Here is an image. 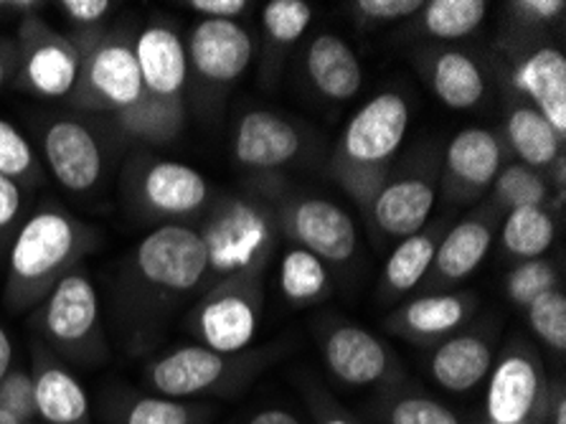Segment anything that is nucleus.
<instances>
[{
    "label": "nucleus",
    "mask_w": 566,
    "mask_h": 424,
    "mask_svg": "<svg viewBox=\"0 0 566 424\" xmlns=\"http://www.w3.org/2000/svg\"><path fill=\"white\" fill-rule=\"evenodd\" d=\"M313 21V6L305 0H270L262 8V29L274 46H293Z\"/></svg>",
    "instance_id": "nucleus-35"
},
{
    "label": "nucleus",
    "mask_w": 566,
    "mask_h": 424,
    "mask_svg": "<svg viewBox=\"0 0 566 424\" xmlns=\"http://www.w3.org/2000/svg\"><path fill=\"white\" fill-rule=\"evenodd\" d=\"M422 0H356L354 3L356 13L374 23L409 19V15L422 11Z\"/></svg>",
    "instance_id": "nucleus-41"
},
{
    "label": "nucleus",
    "mask_w": 566,
    "mask_h": 424,
    "mask_svg": "<svg viewBox=\"0 0 566 424\" xmlns=\"http://www.w3.org/2000/svg\"><path fill=\"white\" fill-rule=\"evenodd\" d=\"M437 188L432 180L407 176L397 178L391 184H384L381 192L371 201L374 224L389 239H407L411 234L422 231L434 209Z\"/></svg>",
    "instance_id": "nucleus-20"
},
{
    "label": "nucleus",
    "mask_w": 566,
    "mask_h": 424,
    "mask_svg": "<svg viewBox=\"0 0 566 424\" xmlns=\"http://www.w3.org/2000/svg\"><path fill=\"white\" fill-rule=\"evenodd\" d=\"M493 345L483 335L465 333L440 343L430 359V374L450 394H465L491 374Z\"/></svg>",
    "instance_id": "nucleus-23"
},
{
    "label": "nucleus",
    "mask_w": 566,
    "mask_h": 424,
    "mask_svg": "<svg viewBox=\"0 0 566 424\" xmlns=\"http://www.w3.org/2000/svg\"><path fill=\"white\" fill-rule=\"evenodd\" d=\"M305 69L315 90L333 102L354 100L364 86V69L356 51L336 33H321L313 39Z\"/></svg>",
    "instance_id": "nucleus-22"
},
{
    "label": "nucleus",
    "mask_w": 566,
    "mask_h": 424,
    "mask_svg": "<svg viewBox=\"0 0 566 424\" xmlns=\"http://www.w3.org/2000/svg\"><path fill=\"white\" fill-rule=\"evenodd\" d=\"M33 402L41 424H92V404L84 384L54 353L33 351Z\"/></svg>",
    "instance_id": "nucleus-16"
},
{
    "label": "nucleus",
    "mask_w": 566,
    "mask_h": 424,
    "mask_svg": "<svg viewBox=\"0 0 566 424\" xmlns=\"http://www.w3.org/2000/svg\"><path fill=\"white\" fill-rule=\"evenodd\" d=\"M11 366H13V343L6 328L0 325V379L8 374V369Z\"/></svg>",
    "instance_id": "nucleus-48"
},
{
    "label": "nucleus",
    "mask_w": 566,
    "mask_h": 424,
    "mask_svg": "<svg viewBox=\"0 0 566 424\" xmlns=\"http://www.w3.org/2000/svg\"><path fill=\"white\" fill-rule=\"evenodd\" d=\"M44 158L59 186L72 194H87L99 184L105 155L97 135L80 120L62 117L46 127Z\"/></svg>",
    "instance_id": "nucleus-13"
},
{
    "label": "nucleus",
    "mask_w": 566,
    "mask_h": 424,
    "mask_svg": "<svg viewBox=\"0 0 566 424\" xmlns=\"http://www.w3.org/2000/svg\"><path fill=\"white\" fill-rule=\"evenodd\" d=\"M552 424H566V396L564 392H559L554 396V412L548 414Z\"/></svg>",
    "instance_id": "nucleus-50"
},
{
    "label": "nucleus",
    "mask_w": 566,
    "mask_h": 424,
    "mask_svg": "<svg viewBox=\"0 0 566 424\" xmlns=\"http://www.w3.org/2000/svg\"><path fill=\"white\" fill-rule=\"evenodd\" d=\"M15 3H0V13H3L6 11V8H13Z\"/></svg>",
    "instance_id": "nucleus-52"
},
{
    "label": "nucleus",
    "mask_w": 566,
    "mask_h": 424,
    "mask_svg": "<svg viewBox=\"0 0 566 424\" xmlns=\"http://www.w3.org/2000/svg\"><path fill=\"white\" fill-rule=\"evenodd\" d=\"M188 66L211 84H231L252 64L254 43L237 21H201L188 41Z\"/></svg>",
    "instance_id": "nucleus-15"
},
{
    "label": "nucleus",
    "mask_w": 566,
    "mask_h": 424,
    "mask_svg": "<svg viewBox=\"0 0 566 424\" xmlns=\"http://www.w3.org/2000/svg\"><path fill=\"white\" fill-rule=\"evenodd\" d=\"M135 196L143 209L166 219L199 214L209 204L211 186L199 170L176 161H153L137 173Z\"/></svg>",
    "instance_id": "nucleus-14"
},
{
    "label": "nucleus",
    "mask_w": 566,
    "mask_h": 424,
    "mask_svg": "<svg viewBox=\"0 0 566 424\" xmlns=\"http://www.w3.org/2000/svg\"><path fill=\"white\" fill-rule=\"evenodd\" d=\"M0 424H39V422H23V420H15L11 414L0 412Z\"/></svg>",
    "instance_id": "nucleus-51"
},
{
    "label": "nucleus",
    "mask_w": 566,
    "mask_h": 424,
    "mask_svg": "<svg viewBox=\"0 0 566 424\" xmlns=\"http://www.w3.org/2000/svg\"><path fill=\"white\" fill-rule=\"evenodd\" d=\"M186 8L201 13L203 21H234L250 6H247V0H188Z\"/></svg>",
    "instance_id": "nucleus-44"
},
{
    "label": "nucleus",
    "mask_w": 566,
    "mask_h": 424,
    "mask_svg": "<svg viewBox=\"0 0 566 424\" xmlns=\"http://www.w3.org/2000/svg\"><path fill=\"white\" fill-rule=\"evenodd\" d=\"M21 69L19 86L46 100H62L80 84L82 51L39 19H25L21 25Z\"/></svg>",
    "instance_id": "nucleus-8"
},
{
    "label": "nucleus",
    "mask_w": 566,
    "mask_h": 424,
    "mask_svg": "<svg viewBox=\"0 0 566 424\" xmlns=\"http://www.w3.org/2000/svg\"><path fill=\"white\" fill-rule=\"evenodd\" d=\"M503 168L501 141L491 130L468 127L458 133L444 153V176L454 196L468 198L493 186Z\"/></svg>",
    "instance_id": "nucleus-19"
},
{
    "label": "nucleus",
    "mask_w": 566,
    "mask_h": 424,
    "mask_svg": "<svg viewBox=\"0 0 566 424\" xmlns=\"http://www.w3.org/2000/svg\"><path fill=\"white\" fill-rule=\"evenodd\" d=\"M117 125L125 135L137 137L145 143H168L181 133L184 127V105L181 100H160L145 97L137 105L117 112Z\"/></svg>",
    "instance_id": "nucleus-28"
},
{
    "label": "nucleus",
    "mask_w": 566,
    "mask_h": 424,
    "mask_svg": "<svg viewBox=\"0 0 566 424\" xmlns=\"http://www.w3.org/2000/svg\"><path fill=\"white\" fill-rule=\"evenodd\" d=\"M468 308L470 300L465 296H450V292L424 296L407 302L399 310L394 325L411 339H440V335L452 333L454 328L462 325V320L468 318Z\"/></svg>",
    "instance_id": "nucleus-27"
},
{
    "label": "nucleus",
    "mask_w": 566,
    "mask_h": 424,
    "mask_svg": "<svg viewBox=\"0 0 566 424\" xmlns=\"http://www.w3.org/2000/svg\"><path fill=\"white\" fill-rule=\"evenodd\" d=\"M94 234L74 216L59 209L31 214L11 239L8 249L6 302L13 313L44 300L51 288L87 255Z\"/></svg>",
    "instance_id": "nucleus-1"
},
{
    "label": "nucleus",
    "mask_w": 566,
    "mask_h": 424,
    "mask_svg": "<svg viewBox=\"0 0 566 424\" xmlns=\"http://www.w3.org/2000/svg\"><path fill=\"white\" fill-rule=\"evenodd\" d=\"M331 272L321 257L307 252L303 247H293L282 255L280 262V290L295 306H311V302L331 296Z\"/></svg>",
    "instance_id": "nucleus-30"
},
{
    "label": "nucleus",
    "mask_w": 566,
    "mask_h": 424,
    "mask_svg": "<svg viewBox=\"0 0 566 424\" xmlns=\"http://www.w3.org/2000/svg\"><path fill=\"white\" fill-rule=\"evenodd\" d=\"M282 227L297 247L321 257L325 265H343L356 255L358 231L348 211L328 198L303 196L282 211Z\"/></svg>",
    "instance_id": "nucleus-11"
},
{
    "label": "nucleus",
    "mask_w": 566,
    "mask_h": 424,
    "mask_svg": "<svg viewBox=\"0 0 566 424\" xmlns=\"http://www.w3.org/2000/svg\"><path fill=\"white\" fill-rule=\"evenodd\" d=\"M39 325L59 356L74 363H97L105 356L99 296L90 275L82 270H72L51 288L41 308Z\"/></svg>",
    "instance_id": "nucleus-5"
},
{
    "label": "nucleus",
    "mask_w": 566,
    "mask_h": 424,
    "mask_svg": "<svg viewBox=\"0 0 566 424\" xmlns=\"http://www.w3.org/2000/svg\"><path fill=\"white\" fill-rule=\"evenodd\" d=\"M59 11L76 25H94L107 19L113 3H107V0H64V3H59Z\"/></svg>",
    "instance_id": "nucleus-43"
},
{
    "label": "nucleus",
    "mask_w": 566,
    "mask_h": 424,
    "mask_svg": "<svg viewBox=\"0 0 566 424\" xmlns=\"http://www.w3.org/2000/svg\"><path fill=\"white\" fill-rule=\"evenodd\" d=\"M422 31L440 41H458L483 23L488 3L483 0H432L422 6Z\"/></svg>",
    "instance_id": "nucleus-33"
},
{
    "label": "nucleus",
    "mask_w": 566,
    "mask_h": 424,
    "mask_svg": "<svg viewBox=\"0 0 566 424\" xmlns=\"http://www.w3.org/2000/svg\"><path fill=\"white\" fill-rule=\"evenodd\" d=\"M264 363H268V356H262V351L250 353V356L244 353L227 356V353H217L201 343H191L153 359L143 371V379L158 396L193 402L199 396L229 392L254 376Z\"/></svg>",
    "instance_id": "nucleus-4"
},
{
    "label": "nucleus",
    "mask_w": 566,
    "mask_h": 424,
    "mask_svg": "<svg viewBox=\"0 0 566 424\" xmlns=\"http://www.w3.org/2000/svg\"><path fill=\"white\" fill-rule=\"evenodd\" d=\"M505 290H509V298L516 302V306L528 308L538 296H544L548 290H556L554 267L544 262V259L521 262L516 270L511 272L509 282H505Z\"/></svg>",
    "instance_id": "nucleus-39"
},
{
    "label": "nucleus",
    "mask_w": 566,
    "mask_h": 424,
    "mask_svg": "<svg viewBox=\"0 0 566 424\" xmlns=\"http://www.w3.org/2000/svg\"><path fill=\"white\" fill-rule=\"evenodd\" d=\"M260 288L254 280H227L206 292L193 310V333L206 349L237 356L260 331Z\"/></svg>",
    "instance_id": "nucleus-7"
},
{
    "label": "nucleus",
    "mask_w": 566,
    "mask_h": 424,
    "mask_svg": "<svg viewBox=\"0 0 566 424\" xmlns=\"http://www.w3.org/2000/svg\"><path fill=\"white\" fill-rule=\"evenodd\" d=\"M244 424H305V422L290 410H282V406H264V410H256Z\"/></svg>",
    "instance_id": "nucleus-47"
},
{
    "label": "nucleus",
    "mask_w": 566,
    "mask_h": 424,
    "mask_svg": "<svg viewBox=\"0 0 566 424\" xmlns=\"http://www.w3.org/2000/svg\"><path fill=\"white\" fill-rule=\"evenodd\" d=\"M311 400H313L315 424H364L350 417L346 410H340V406L333 400H328L323 392H315Z\"/></svg>",
    "instance_id": "nucleus-46"
},
{
    "label": "nucleus",
    "mask_w": 566,
    "mask_h": 424,
    "mask_svg": "<svg viewBox=\"0 0 566 424\" xmlns=\"http://www.w3.org/2000/svg\"><path fill=\"white\" fill-rule=\"evenodd\" d=\"M133 51L145 94L160 100H181L188 69H191L181 37L170 25L153 23L140 31Z\"/></svg>",
    "instance_id": "nucleus-18"
},
{
    "label": "nucleus",
    "mask_w": 566,
    "mask_h": 424,
    "mask_svg": "<svg viewBox=\"0 0 566 424\" xmlns=\"http://www.w3.org/2000/svg\"><path fill=\"white\" fill-rule=\"evenodd\" d=\"M544 369L534 351L509 349L493 363L485 392V424H536L546 400Z\"/></svg>",
    "instance_id": "nucleus-9"
},
{
    "label": "nucleus",
    "mask_w": 566,
    "mask_h": 424,
    "mask_svg": "<svg viewBox=\"0 0 566 424\" xmlns=\"http://www.w3.org/2000/svg\"><path fill=\"white\" fill-rule=\"evenodd\" d=\"M23 214V188L15 180L0 176V241L15 231Z\"/></svg>",
    "instance_id": "nucleus-42"
},
{
    "label": "nucleus",
    "mask_w": 566,
    "mask_h": 424,
    "mask_svg": "<svg viewBox=\"0 0 566 424\" xmlns=\"http://www.w3.org/2000/svg\"><path fill=\"white\" fill-rule=\"evenodd\" d=\"M321 351L331 374L346 386H381L399 379V363L389 345L361 325L331 328L323 335Z\"/></svg>",
    "instance_id": "nucleus-12"
},
{
    "label": "nucleus",
    "mask_w": 566,
    "mask_h": 424,
    "mask_svg": "<svg viewBox=\"0 0 566 424\" xmlns=\"http://www.w3.org/2000/svg\"><path fill=\"white\" fill-rule=\"evenodd\" d=\"M411 123L399 92H379L343 127L333 170L356 204L371 206L386 184V163L399 153Z\"/></svg>",
    "instance_id": "nucleus-2"
},
{
    "label": "nucleus",
    "mask_w": 566,
    "mask_h": 424,
    "mask_svg": "<svg viewBox=\"0 0 566 424\" xmlns=\"http://www.w3.org/2000/svg\"><path fill=\"white\" fill-rule=\"evenodd\" d=\"M528 325L548 349L566 351V296L562 290H548L526 308Z\"/></svg>",
    "instance_id": "nucleus-37"
},
{
    "label": "nucleus",
    "mask_w": 566,
    "mask_h": 424,
    "mask_svg": "<svg viewBox=\"0 0 566 424\" xmlns=\"http://www.w3.org/2000/svg\"><path fill=\"white\" fill-rule=\"evenodd\" d=\"M430 82L437 100L450 110H473L485 97L483 69L462 51H440L430 66Z\"/></svg>",
    "instance_id": "nucleus-25"
},
{
    "label": "nucleus",
    "mask_w": 566,
    "mask_h": 424,
    "mask_svg": "<svg viewBox=\"0 0 566 424\" xmlns=\"http://www.w3.org/2000/svg\"><path fill=\"white\" fill-rule=\"evenodd\" d=\"M493 229L483 219H465L437 241L434 272L444 282L465 280L491 252Z\"/></svg>",
    "instance_id": "nucleus-24"
},
{
    "label": "nucleus",
    "mask_w": 566,
    "mask_h": 424,
    "mask_svg": "<svg viewBox=\"0 0 566 424\" xmlns=\"http://www.w3.org/2000/svg\"><path fill=\"white\" fill-rule=\"evenodd\" d=\"M13 62V51L8 46L6 41H0V90H3V84L8 80V69H11Z\"/></svg>",
    "instance_id": "nucleus-49"
},
{
    "label": "nucleus",
    "mask_w": 566,
    "mask_h": 424,
    "mask_svg": "<svg viewBox=\"0 0 566 424\" xmlns=\"http://www.w3.org/2000/svg\"><path fill=\"white\" fill-rule=\"evenodd\" d=\"M300 151H303V137L297 127L270 110L247 112L234 130V158L244 168H282L295 161Z\"/></svg>",
    "instance_id": "nucleus-17"
},
{
    "label": "nucleus",
    "mask_w": 566,
    "mask_h": 424,
    "mask_svg": "<svg viewBox=\"0 0 566 424\" xmlns=\"http://www.w3.org/2000/svg\"><path fill=\"white\" fill-rule=\"evenodd\" d=\"M437 252V237L432 231H417L401 239L384 265V290L389 296L415 290L432 270Z\"/></svg>",
    "instance_id": "nucleus-29"
},
{
    "label": "nucleus",
    "mask_w": 566,
    "mask_h": 424,
    "mask_svg": "<svg viewBox=\"0 0 566 424\" xmlns=\"http://www.w3.org/2000/svg\"><path fill=\"white\" fill-rule=\"evenodd\" d=\"M274 216L252 198H227L209 214L201 239L209 257V277L219 282L254 280L274 249Z\"/></svg>",
    "instance_id": "nucleus-3"
},
{
    "label": "nucleus",
    "mask_w": 566,
    "mask_h": 424,
    "mask_svg": "<svg viewBox=\"0 0 566 424\" xmlns=\"http://www.w3.org/2000/svg\"><path fill=\"white\" fill-rule=\"evenodd\" d=\"M135 270L150 288L191 292L209 280V257L201 234L186 224H163L135 249Z\"/></svg>",
    "instance_id": "nucleus-6"
},
{
    "label": "nucleus",
    "mask_w": 566,
    "mask_h": 424,
    "mask_svg": "<svg viewBox=\"0 0 566 424\" xmlns=\"http://www.w3.org/2000/svg\"><path fill=\"white\" fill-rule=\"evenodd\" d=\"M505 137L523 166L546 168L562 158L564 137L546 123L542 112L531 105H518L505 120Z\"/></svg>",
    "instance_id": "nucleus-26"
},
{
    "label": "nucleus",
    "mask_w": 566,
    "mask_h": 424,
    "mask_svg": "<svg viewBox=\"0 0 566 424\" xmlns=\"http://www.w3.org/2000/svg\"><path fill=\"white\" fill-rule=\"evenodd\" d=\"M0 176L15 180L21 188L39 178L36 153L21 130L8 120H0Z\"/></svg>",
    "instance_id": "nucleus-38"
},
{
    "label": "nucleus",
    "mask_w": 566,
    "mask_h": 424,
    "mask_svg": "<svg viewBox=\"0 0 566 424\" xmlns=\"http://www.w3.org/2000/svg\"><path fill=\"white\" fill-rule=\"evenodd\" d=\"M0 412L11 414L15 420L23 422H39L36 420V402H33V376L31 369L13 366L8 374L0 379Z\"/></svg>",
    "instance_id": "nucleus-40"
},
{
    "label": "nucleus",
    "mask_w": 566,
    "mask_h": 424,
    "mask_svg": "<svg viewBox=\"0 0 566 424\" xmlns=\"http://www.w3.org/2000/svg\"><path fill=\"white\" fill-rule=\"evenodd\" d=\"M381 424H462L458 414L424 394H401L381 406Z\"/></svg>",
    "instance_id": "nucleus-36"
},
{
    "label": "nucleus",
    "mask_w": 566,
    "mask_h": 424,
    "mask_svg": "<svg viewBox=\"0 0 566 424\" xmlns=\"http://www.w3.org/2000/svg\"><path fill=\"white\" fill-rule=\"evenodd\" d=\"M556 239V224L544 206H528V209H516L509 214L501 241L503 249L511 257H518L523 262L538 259Z\"/></svg>",
    "instance_id": "nucleus-31"
},
{
    "label": "nucleus",
    "mask_w": 566,
    "mask_h": 424,
    "mask_svg": "<svg viewBox=\"0 0 566 424\" xmlns=\"http://www.w3.org/2000/svg\"><path fill=\"white\" fill-rule=\"evenodd\" d=\"M209 410L196 402L166 400V396H119L115 402L117 424H203Z\"/></svg>",
    "instance_id": "nucleus-32"
},
{
    "label": "nucleus",
    "mask_w": 566,
    "mask_h": 424,
    "mask_svg": "<svg viewBox=\"0 0 566 424\" xmlns=\"http://www.w3.org/2000/svg\"><path fill=\"white\" fill-rule=\"evenodd\" d=\"M80 90L87 105L113 110L115 115L137 105L145 97V86L133 43L119 39L94 43L87 54H82Z\"/></svg>",
    "instance_id": "nucleus-10"
},
{
    "label": "nucleus",
    "mask_w": 566,
    "mask_h": 424,
    "mask_svg": "<svg viewBox=\"0 0 566 424\" xmlns=\"http://www.w3.org/2000/svg\"><path fill=\"white\" fill-rule=\"evenodd\" d=\"M513 84L534 102L536 112L552 125L559 137L566 135V56L554 46H542L523 59Z\"/></svg>",
    "instance_id": "nucleus-21"
},
{
    "label": "nucleus",
    "mask_w": 566,
    "mask_h": 424,
    "mask_svg": "<svg viewBox=\"0 0 566 424\" xmlns=\"http://www.w3.org/2000/svg\"><path fill=\"white\" fill-rule=\"evenodd\" d=\"M511 8L526 23H548L559 19L566 3L564 0H518V3H511Z\"/></svg>",
    "instance_id": "nucleus-45"
},
{
    "label": "nucleus",
    "mask_w": 566,
    "mask_h": 424,
    "mask_svg": "<svg viewBox=\"0 0 566 424\" xmlns=\"http://www.w3.org/2000/svg\"><path fill=\"white\" fill-rule=\"evenodd\" d=\"M495 198L509 211L528 209V206H544L546 201V184L534 168L523 166V163H511L501 168L493 180Z\"/></svg>",
    "instance_id": "nucleus-34"
}]
</instances>
